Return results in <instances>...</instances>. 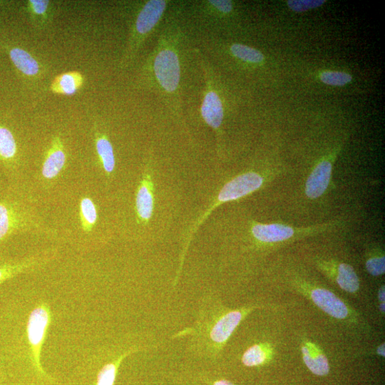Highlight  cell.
Instances as JSON below:
<instances>
[{"label":"cell","instance_id":"7c38bea8","mask_svg":"<svg viewBox=\"0 0 385 385\" xmlns=\"http://www.w3.org/2000/svg\"><path fill=\"white\" fill-rule=\"evenodd\" d=\"M310 298L315 305L329 315L335 319H346L350 313L346 303L333 292L316 288L311 291Z\"/></svg>","mask_w":385,"mask_h":385},{"label":"cell","instance_id":"9a60e30c","mask_svg":"<svg viewBox=\"0 0 385 385\" xmlns=\"http://www.w3.org/2000/svg\"><path fill=\"white\" fill-rule=\"evenodd\" d=\"M332 165L324 160L319 164L308 178L306 193L310 198H317L326 191L331 178Z\"/></svg>","mask_w":385,"mask_h":385},{"label":"cell","instance_id":"e0dca14e","mask_svg":"<svg viewBox=\"0 0 385 385\" xmlns=\"http://www.w3.org/2000/svg\"><path fill=\"white\" fill-rule=\"evenodd\" d=\"M301 352L304 362L314 375L325 376L329 373L330 366L326 355L313 344L308 342L303 344Z\"/></svg>","mask_w":385,"mask_h":385},{"label":"cell","instance_id":"ba28073f","mask_svg":"<svg viewBox=\"0 0 385 385\" xmlns=\"http://www.w3.org/2000/svg\"><path fill=\"white\" fill-rule=\"evenodd\" d=\"M56 256L55 251H49L20 259L0 258V287L19 275L46 265Z\"/></svg>","mask_w":385,"mask_h":385},{"label":"cell","instance_id":"9c48e42d","mask_svg":"<svg viewBox=\"0 0 385 385\" xmlns=\"http://www.w3.org/2000/svg\"><path fill=\"white\" fill-rule=\"evenodd\" d=\"M0 50L10 58L16 70L29 80H37L45 73V68L31 53L12 43L0 42Z\"/></svg>","mask_w":385,"mask_h":385},{"label":"cell","instance_id":"d6986e66","mask_svg":"<svg viewBox=\"0 0 385 385\" xmlns=\"http://www.w3.org/2000/svg\"><path fill=\"white\" fill-rule=\"evenodd\" d=\"M150 179L145 176L138 187L136 209L140 220L147 222L152 217L154 209V198L152 192Z\"/></svg>","mask_w":385,"mask_h":385},{"label":"cell","instance_id":"30bf717a","mask_svg":"<svg viewBox=\"0 0 385 385\" xmlns=\"http://www.w3.org/2000/svg\"><path fill=\"white\" fill-rule=\"evenodd\" d=\"M248 311H233L218 317L207 326L206 333L216 348L227 342Z\"/></svg>","mask_w":385,"mask_h":385},{"label":"cell","instance_id":"83f0119b","mask_svg":"<svg viewBox=\"0 0 385 385\" xmlns=\"http://www.w3.org/2000/svg\"><path fill=\"white\" fill-rule=\"evenodd\" d=\"M0 385H11L4 357L0 351Z\"/></svg>","mask_w":385,"mask_h":385},{"label":"cell","instance_id":"ffe728a7","mask_svg":"<svg viewBox=\"0 0 385 385\" xmlns=\"http://www.w3.org/2000/svg\"><path fill=\"white\" fill-rule=\"evenodd\" d=\"M79 220L81 228L85 233L92 232L98 220V211L95 202L90 196L81 198Z\"/></svg>","mask_w":385,"mask_h":385},{"label":"cell","instance_id":"f546056e","mask_svg":"<svg viewBox=\"0 0 385 385\" xmlns=\"http://www.w3.org/2000/svg\"><path fill=\"white\" fill-rule=\"evenodd\" d=\"M377 354L380 355L381 357H384L385 355V344L382 343L380 346L377 348Z\"/></svg>","mask_w":385,"mask_h":385},{"label":"cell","instance_id":"6da1fadb","mask_svg":"<svg viewBox=\"0 0 385 385\" xmlns=\"http://www.w3.org/2000/svg\"><path fill=\"white\" fill-rule=\"evenodd\" d=\"M52 318L49 304L45 301L38 302L30 311L24 331L0 316V351L11 385H63L48 375L41 363Z\"/></svg>","mask_w":385,"mask_h":385},{"label":"cell","instance_id":"603a6c76","mask_svg":"<svg viewBox=\"0 0 385 385\" xmlns=\"http://www.w3.org/2000/svg\"><path fill=\"white\" fill-rule=\"evenodd\" d=\"M267 358V351L261 344H256L248 349L242 357V363L248 367L260 366Z\"/></svg>","mask_w":385,"mask_h":385},{"label":"cell","instance_id":"8992f818","mask_svg":"<svg viewBox=\"0 0 385 385\" xmlns=\"http://www.w3.org/2000/svg\"><path fill=\"white\" fill-rule=\"evenodd\" d=\"M67 153L62 136L53 135L43 158L40 178L50 185L57 180L66 169Z\"/></svg>","mask_w":385,"mask_h":385},{"label":"cell","instance_id":"4fadbf2b","mask_svg":"<svg viewBox=\"0 0 385 385\" xmlns=\"http://www.w3.org/2000/svg\"><path fill=\"white\" fill-rule=\"evenodd\" d=\"M95 150L98 163L107 177L115 171L116 160L114 148L107 134L95 124L93 129Z\"/></svg>","mask_w":385,"mask_h":385},{"label":"cell","instance_id":"4316f807","mask_svg":"<svg viewBox=\"0 0 385 385\" xmlns=\"http://www.w3.org/2000/svg\"><path fill=\"white\" fill-rule=\"evenodd\" d=\"M209 3L216 8L218 11L222 13H229L232 11L233 5L228 0H211Z\"/></svg>","mask_w":385,"mask_h":385},{"label":"cell","instance_id":"cb8c5ba5","mask_svg":"<svg viewBox=\"0 0 385 385\" xmlns=\"http://www.w3.org/2000/svg\"><path fill=\"white\" fill-rule=\"evenodd\" d=\"M321 81L331 86H343L350 83L352 81V76L338 72H326L321 74Z\"/></svg>","mask_w":385,"mask_h":385},{"label":"cell","instance_id":"484cf974","mask_svg":"<svg viewBox=\"0 0 385 385\" xmlns=\"http://www.w3.org/2000/svg\"><path fill=\"white\" fill-rule=\"evenodd\" d=\"M366 269L368 273L373 276H379L384 273L385 260L384 256L375 257L366 262Z\"/></svg>","mask_w":385,"mask_h":385},{"label":"cell","instance_id":"8fae6325","mask_svg":"<svg viewBox=\"0 0 385 385\" xmlns=\"http://www.w3.org/2000/svg\"><path fill=\"white\" fill-rule=\"evenodd\" d=\"M207 90L202 99L200 113L206 123L218 130L224 119V107L218 92L214 89L211 74H206Z\"/></svg>","mask_w":385,"mask_h":385},{"label":"cell","instance_id":"ac0fdd59","mask_svg":"<svg viewBox=\"0 0 385 385\" xmlns=\"http://www.w3.org/2000/svg\"><path fill=\"white\" fill-rule=\"evenodd\" d=\"M252 232L256 239L265 242L286 240L294 235L292 228L281 225H256Z\"/></svg>","mask_w":385,"mask_h":385},{"label":"cell","instance_id":"5bb4252c","mask_svg":"<svg viewBox=\"0 0 385 385\" xmlns=\"http://www.w3.org/2000/svg\"><path fill=\"white\" fill-rule=\"evenodd\" d=\"M25 12L32 25L38 30H44L52 23L55 8L49 0H28Z\"/></svg>","mask_w":385,"mask_h":385},{"label":"cell","instance_id":"3957f363","mask_svg":"<svg viewBox=\"0 0 385 385\" xmlns=\"http://www.w3.org/2000/svg\"><path fill=\"white\" fill-rule=\"evenodd\" d=\"M176 37L171 33L162 35L152 60L153 74L158 89L173 98L178 94L180 82V65Z\"/></svg>","mask_w":385,"mask_h":385},{"label":"cell","instance_id":"7a4b0ae2","mask_svg":"<svg viewBox=\"0 0 385 385\" xmlns=\"http://www.w3.org/2000/svg\"><path fill=\"white\" fill-rule=\"evenodd\" d=\"M22 192L14 187L0 194V249L17 234L56 236L39 215L32 198Z\"/></svg>","mask_w":385,"mask_h":385},{"label":"cell","instance_id":"1f68e13d","mask_svg":"<svg viewBox=\"0 0 385 385\" xmlns=\"http://www.w3.org/2000/svg\"><path fill=\"white\" fill-rule=\"evenodd\" d=\"M384 302L380 303L379 309L382 313H384Z\"/></svg>","mask_w":385,"mask_h":385},{"label":"cell","instance_id":"4dcf8cb0","mask_svg":"<svg viewBox=\"0 0 385 385\" xmlns=\"http://www.w3.org/2000/svg\"><path fill=\"white\" fill-rule=\"evenodd\" d=\"M214 385H234V384L228 380L222 379V380L216 381L214 384Z\"/></svg>","mask_w":385,"mask_h":385},{"label":"cell","instance_id":"44dd1931","mask_svg":"<svg viewBox=\"0 0 385 385\" xmlns=\"http://www.w3.org/2000/svg\"><path fill=\"white\" fill-rule=\"evenodd\" d=\"M336 282L342 290L348 293H356L360 289V280L355 271L346 263L338 265Z\"/></svg>","mask_w":385,"mask_h":385},{"label":"cell","instance_id":"7402d4cb","mask_svg":"<svg viewBox=\"0 0 385 385\" xmlns=\"http://www.w3.org/2000/svg\"><path fill=\"white\" fill-rule=\"evenodd\" d=\"M231 50L235 56L246 62L259 63L264 59L260 52L246 45L236 44L231 47Z\"/></svg>","mask_w":385,"mask_h":385},{"label":"cell","instance_id":"d4e9b609","mask_svg":"<svg viewBox=\"0 0 385 385\" xmlns=\"http://www.w3.org/2000/svg\"><path fill=\"white\" fill-rule=\"evenodd\" d=\"M325 2V0H291L288 5L292 10L302 12L320 7Z\"/></svg>","mask_w":385,"mask_h":385},{"label":"cell","instance_id":"5b68a950","mask_svg":"<svg viewBox=\"0 0 385 385\" xmlns=\"http://www.w3.org/2000/svg\"><path fill=\"white\" fill-rule=\"evenodd\" d=\"M131 353L127 351L106 360L101 356L90 357L76 368L67 385H114L121 362Z\"/></svg>","mask_w":385,"mask_h":385},{"label":"cell","instance_id":"52a82bcc","mask_svg":"<svg viewBox=\"0 0 385 385\" xmlns=\"http://www.w3.org/2000/svg\"><path fill=\"white\" fill-rule=\"evenodd\" d=\"M22 158L17 139L10 128L0 123V168L12 180L22 174Z\"/></svg>","mask_w":385,"mask_h":385},{"label":"cell","instance_id":"f1b7e54d","mask_svg":"<svg viewBox=\"0 0 385 385\" xmlns=\"http://www.w3.org/2000/svg\"><path fill=\"white\" fill-rule=\"evenodd\" d=\"M378 298L380 303L384 302L385 301V289L384 286H382L378 293Z\"/></svg>","mask_w":385,"mask_h":385},{"label":"cell","instance_id":"277c9868","mask_svg":"<svg viewBox=\"0 0 385 385\" xmlns=\"http://www.w3.org/2000/svg\"><path fill=\"white\" fill-rule=\"evenodd\" d=\"M166 8L167 2L164 0H151L138 11L130 31L127 46L120 61L121 69H126L131 65L141 45L158 23Z\"/></svg>","mask_w":385,"mask_h":385},{"label":"cell","instance_id":"2e32d148","mask_svg":"<svg viewBox=\"0 0 385 385\" xmlns=\"http://www.w3.org/2000/svg\"><path fill=\"white\" fill-rule=\"evenodd\" d=\"M84 84L85 77L82 73L68 72L55 77L50 85V90L56 94L72 96L76 94Z\"/></svg>","mask_w":385,"mask_h":385}]
</instances>
